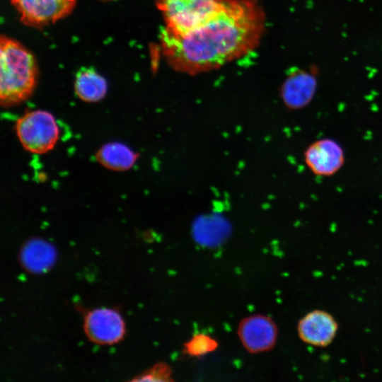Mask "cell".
I'll return each instance as SVG.
<instances>
[{
	"mask_svg": "<svg viewBox=\"0 0 382 382\" xmlns=\"http://www.w3.org/2000/svg\"><path fill=\"white\" fill-rule=\"evenodd\" d=\"M172 371L165 363H158L132 381H170Z\"/></svg>",
	"mask_w": 382,
	"mask_h": 382,
	"instance_id": "15",
	"label": "cell"
},
{
	"mask_svg": "<svg viewBox=\"0 0 382 382\" xmlns=\"http://www.w3.org/2000/svg\"><path fill=\"white\" fill-rule=\"evenodd\" d=\"M339 324L335 316L323 309H313L307 312L299 320L296 332L299 338L305 344L326 347L335 340Z\"/></svg>",
	"mask_w": 382,
	"mask_h": 382,
	"instance_id": "7",
	"label": "cell"
},
{
	"mask_svg": "<svg viewBox=\"0 0 382 382\" xmlns=\"http://www.w3.org/2000/svg\"><path fill=\"white\" fill-rule=\"evenodd\" d=\"M56 259V250L49 242L41 238H32L24 243L19 253L23 267L30 273L47 271Z\"/></svg>",
	"mask_w": 382,
	"mask_h": 382,
	"instance_id": "11",
	"label": "cell"
},
{
	"mask_svg": "<svg viewBox=\"0 0 382 382\" xmlns=\"http://www.w3.org/2000/svg\"><path fill=\"white\" fill-rule=\"evenodd\" d=\"M83 325L88 338L100 345L117 342L125 334L121 316L110 308H100L89 311L85 316Z\"/></svg>",
	"mask_w": 382,
	"mask_h": 382,
	"instance_id": "8",
	"label": "cell"
},
{
	"mask_svg": "<svg viewBox=\"0 0 382 382\" xmlns=\"http://www.w3.org/2000/svg\"><path fill=\"white\" fill-rule=\"evenodd\" d=\"M218 347L219 342L214 337L199 332L183 344V351L190 357H200L214 352Z\"/></svg>",
	"mask_w": 382,
	"mask_h": 382,
	"instance_id": "14",
	"label": "cell"
},
{
	"mask_svg": "<svg viewBox=\"0 0 382 382\" xmlns=\"http://www.w3.org/2000/svg\"><path fill=\"white\" fill-rule=\"evenodd\" d=\"M11 2L25 24L40 27L68 15L76 0H11Z\"/></svg>",
	"mask_w": 382,
	"mask_h": 382,
	"instance_id": "9",
	"label": "cell"
},
{
	"mask_svg": "<svg viewBox=\"0 0 382 382\" xmlns=\"http://www.w3.org/2000/svg\"><path fill=\"white\" fill-rule=\"evenodd\" d=\"M96 158L103 166L108 168L125 170L134 165L137 155L126 145L112 142L101 146L96 154Z\"/></svg>",
	"mask_w": 382,
	"mask_h": 382,
	"instance_id": "13",
	"label": "cell"
},
{
	"mask_svg": "<svg viewBox=\"0 0 382 382\" xmlns=\"http://www.w3.org/2000/svg\"><path fill=\"white\" fill-rule=\"evenodd\" d=\"M265 25L264 11L256 0H226L217 13L185 34L173 35L163 30L161 43L174 70L195 75L253 51Z\"/></svg>",
	"mask_w": 382,
	"mask_h": 382,
	"instance_id": "1",
	"label": "cell"
},
{
	"mask_svg": "<svg viewBox=\"0 0 382 382\" xmlns=\"http://www.w3.org/2000/svg\"><path fill=\"white\" fill-rule=\"evenodd\" d=\"M105 79L93 68H82L76 75L74 89L79 98L86 102H97L106 94Z\"/></svg>",
	"mask_w": 382,
	"mask_h": 382,
	"instance_id": "12",
	"label": "cell"
},
{
	"mask_svg": "<svg viewBox=\"0 0 382 382\" xmlns=\"http://www.w3.org/2000/svg\"><path fill=\"white\" fill-rule=\"evenodd\" d=\"M16 134L23 146L35 154L52 149L59 137V127L54 116L45 110H33L20 117Z\"/></svg>",
	"mask_w": 382,
	"mask_h": 382,
	"instance_id": "4",
	"label": "cell"
},
{
	"mask_svg": "<svg viewBox=\"0 0 382 382\" xmlns=\"http://www.w3.org/2000/svg\"><path fill=\"white\" fill-rule=\"evenodd\" d=\"M226 0H157L166 28L163 31L181 35L217 13Z\"/></svg>",
	"mask_w": 382,
	"mask_h": 382,
	"instance_id": "3",
	"label": "cell"
},
{
	"mask_svg": "<svg viewBox=\"0 0 382 382\" xmlns=\"http://www.w3.org/2000/svg\"><path fill=\"white\" fill-rule=\"evenodd\" d=\"M278 327L274 320L264 314H253L238 323L237 334L243 348L250 354L272 350L278 338Z\"/></svg>",
	"mask_w": 382,
	"mask_h": 382,
	"instance_id": "5",
	"label": "cell"
},
{
	"mask_svg": "<svg viewBox=\"0 0 382 382\" xmlns=\"http://www.w3.org/2000/svg\"><path fill=\"white\" fill-rule=\"evenodd\" d=\"M303 158L307 168L317 177L333 176L345 163L343 147L330 137L320 138L309 144L303 151Z\"/></svg>",
	"mask_w": 382,
	"mask_h": 382,
	"instance_id": "6",
	"label": "cell"
},
{
	"mask_svg": "<svg viewBox=\"0 0 382 382\" xmlns=\"http://www.w3.org/2000/svg\"><path fill=\"white\" fill-rule=\"evenodd\" d=\"M316 79L303 71L291 72L284 81L280 96L289 110L304 108L312 101L316 91Z\"/></svg>",
	"mask_w": 382,
	"mask_h": 382,
	"instance_id": "10",
	"label": "cell"
},
{
	"mask_svg": "<svg viewBox=\"0 0 382 382\" xmlns=\"http://www.w3.org/2000/svg\"><path fill=\"white\" fill-rule=\"evenodd\" d=\"M0 62L1 104L10 106L27 99L34 89L37 78L33 54L19 42L2 36Z\"/></svg>",
	"mask_w": 382,
	"mask_h": 382,
	"instance_id": "2",
	"label": "cell"
}]
</instances>
